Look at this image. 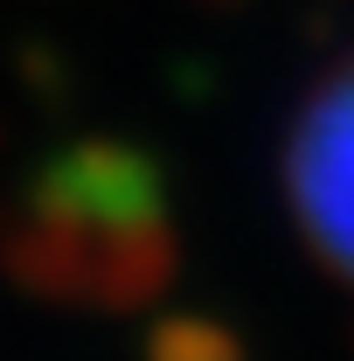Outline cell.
<instances>
[{"label":"cell","instance_id":"cell-1","mask_svg":"<svg viewBox=\"0 0 354 361\" xmlns=\"http://www.w3.org/2000/svg\"><path fill=\"white\" fill-rule=\"evenodd\" d=\"M285 209L306 250L354 285V56L312 90L285 139Z\"/></svg>","mask_w":354,"mask_h":361}]
</instances>
